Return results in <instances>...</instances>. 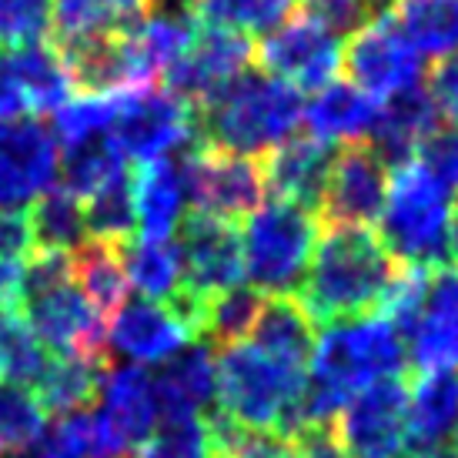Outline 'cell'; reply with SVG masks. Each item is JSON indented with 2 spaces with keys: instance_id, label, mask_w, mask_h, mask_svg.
<instances>
[{
  "instance_id": "6da1fadb",
  "label": "cell",
  "mask_w": 458,
  "mask_h": 458,
  "mask_svg": "<svg viewBox=\"0 0 458 458\" xmlns=\"http://www.w3.org/2000/svg\"><path fill=\"white\" fill-rule=\"evenodd\" d=\"M398 271L402 265L369 228H328L315 242L305 284L298 288L301 308L321 325L378 315Z\"/></svg>"
},
{
  "instance_id": "7a4b0ae2",
  "label": "cell",
  "mask_w": 458,
  "mask_h": 458,
  "mask_svg": "<svg viewBox=\"0 0 458 458\" xmlns=\"http://www.w3.org/2000/svg\"><path fill=\"white\" fill-rule=\"evenodd\" d=\"M13 311L47 352L111 361L107 321L77 288L67 251H34L27 258Z\"/></svg>"
},
{
  "instance_id": "3957f363",
  "label": "cell",
  "mask_w": 458,
  "mask_h": 458,
  "mask_svg": "<svg viewBox=\"0 0 458 458\" xmlns=\"http://www.w3.org/2000/svg\"><path fill=\"white\" fill-rule=\"evenodd\" d=\"M458 221L455 191L419 157L388 167V191L378 215V242L402 267H445L448 238Z\"/></svg>"
},
{
  "instance_id": "277c9868",
  "label": "cell",
  "mask_w": 458,
  "mask_h": 458,
  "mask_svg": "<svg viewBox=\"0 0 458 458\" xmlns=\"http://www.w3.org/2000/svg\"><path fill=\"white\" fill-rule=\"evenodd\" d=\"M301 94L267 74L234 77L198 107V144L255 157L278 148L301 124Z\"/></svg>"
},
{
  "instance_id": "5b68a950",
  "label": "cell",
  "mask_w": 458,
  "mask_h": 458,
  "mask_svg": "<svg viewBox=\"0 0 458 458\" xmlns=\"http://www.w3.org/2000/svg\"><path fill=\"white\" fill-rule=\"evenodd\" d=\"M305 382V369L265 355L251 344H231L215 358V411L248 432L281 435Z\"/></svg>"
},
{
  "instance_id": "8992f818",
  "label": "cell",
  "mask_w": 458,
  "mask_h": 458,
  "mask_svg": "<svg viewBox=\"0 0 458 458\" xmlns=\"http://www.w3.org/2000/svg\"><path fill=\"white\" fill-rule=\"evenodd\" d=\"M318 242V215L292 201H265L242 234L244 275L261 294H298Z\"/></svg>"
},
{
  "instance_id": "52a82bcc",
  "label": "cell",
  "mask_w": 458,
  "mask_h": 458,
  "mask_svg": "<svg viewBox=\"0 0 458 458\" xmlns=\"http://www.w3.org/2000/svg\"><path fill=\"white\" fill-rule=\"evenodd\" d=\"M405 369V344L382 315H361L325 325L311 355V382L338 398H352L369 385L394 378Z\"/></svg>"
},
{
  "instance_id": "ba28073f",
  "label": "cell",
  "mask_w": 458,
  "mask_h": 458,
  "mask_svg": "<svg viewBox=\"0 0 458 458\" xmlns=\"http://www.w3.org/2000/svg\"><path fill=\"white\" fill-rule=\"evenodd\" d=\"M111 144L124 161H167L181 148H198V107L167 88L124 90L121 114L111 128Z\"/></svg>"
},
{
  "instance_id": "9c48e42d",
  "label": "cell",
  "mask_w": 458,
  "mask_h": 458,
  "mask_svg": "<svg viewBox=\"0 0 458 458\" xmlns=\"http://www.w3.org/2000/svg\"><path fill=\"white\" fill-rule=\"evenodd\" d=\"M255 61L267 77L294 90H318L342 67V34H335L311 11L292 13L255 44Z\"/></svg>"
},
{
  "instance_id": "30bf717a",
  "label": "cell",
  "mask_w": 458,
  "mask_h": 458,
  "mask_svg": "<svg viewBox=\"0 0 458 458\" xmlns=\"http://www.w3.org/2000/svg\"><path fill=\"white\" fill-rule=\"evenodd\" d=\"M338 445L355 458L408 455V382L382 378L355 392L331 421Z\"/></svg>"
},
{
  "instance_id": "8fae6325",
  "label": "cell",
  "mask_w": 458,
  "mask_h": 458,
  "mask_svg": "<svg viewBox=\"0 0 458 458\" xmlns=\"http://www.w3.org/2000/svg\"><path fill=\"white\" fill-rule=\"evenodd\" d=\"M181 171H184L188 201L201 215L242 221L265 204V178L255 157L198 144L191 148L188 161H181Z\"/></svg>"
},
{
  "instance_id": "7c38bea8",
  "label": "cell",
  "mask_w": 458,
  "mask_h": 458,
  "mask_svg": "<svg viewBox=\"0 0 458 458\" xmlns=\"http://www.w3.org/2000/svg\"><path fill=\"white\" fill-rule=\"evenodd\" d=\"M342 67L352 84L382 104L408 88H419L421 54L408 44L388 13H378L352 30L342 47Z\"/></svg>"
},
{
  "instance_id": "4fadbf2b",
  "label": "cell",
  "mask_w": 458,
  "mask_h": 458,
  "mask_svg": "<svg viewBox=\"0 0 458 458\" xmlns=\"http://www.w3.org/2000/svg\"><path fill=\"white\" fill-rule=\"evenodd\" d=\"M388 191V165L369 140L335 148L328 188L318 204L325 228H369L378 221Z\"/></svg>"
},
{
  "instance_id": "5bb4252c",
  "label": "cell",
  "mask_w": 458,
  "mask_h": 458,
  "mask_svg": "<svg viewBox=\"0 0 458 458\" xmlns=\"http://www.w3.org/2000/svg\"><path fill=\"white\" fill-rule=\"evenodd\" d=\"M178 238L181 288L184 292L208 301V298L234 288V284H242V231L234 221H221V217L191 211V215L181 217Z\"/></svg>"
},
{
  "instance_id": "9a60e30c",
  "label": "cell",
  "mask_w": 458,
  "mask_h": 458,
  "mask_svg": "<svg viewBox=\"0 0 458 458\" xmlns=\"http://www.w3.org/2000/svg\"><path fill=\"white\" fill-rule=\"evenodd\" d=\"M251 61H255V44L244 34L201 24L188 54L161 81L181 101L201 107L221 88H228L234 77H242Z\"/></svg>"
},
{
  "instance_id": "2e32d148",
  "label": "cell",
  "mask_w": 458,
  "mask_h": 458,
  "mask_svg": "<svg viewBox=\"0 0 458 458\" xmlns=\"http://www.w3.org/2000/svg\"><path fill=\"white\" fill-rule=\"evenodd\" d=\"M57 140L40 121L0 124V211L38 201L57 181Z\"/></svg>"
},
{
  "instance_id": "e0dca14e",
  "label": "cell",
  "mask_w": 458,
  "mask_h": 458,
  "mask_svg": "<svg viewBox=\"0 0 458 458\" xmlns=\"http://www.w3.org/2000/svg\"><path fill=\"white\" fill-rule=\"evenodd\" d=\"M191 342V331L161 301H124L107 321V352L128 358L131 365H161Z\"/></svg>"
},
{
  "instance_id": "ac0fdd59",
  "label": "cell",
  "mask_w": 458,
  "mask_h": 458,
  "mask_svg": "<svg viewBox=\"0 0 458 458\" xmlns=\"http://www.w3.org/2000/svg\"><path fill=\"white\" fill-rule=\"evenodd\" d=\"M331 165H335V144L301 134V138L281 140L278 148H271L265 154L261 178L278 201L301 204V208L318 215L321 194H325L331 178Z\"/></svg>"
},
{
  "instance_id": "d6986e66",
  "label": "cell",
  "mask_w": 458,
  "mask_h": 458,
  "mask_svg": "<svg viewBox=\"0 0 458 458\" xmlns=\"http://www.w3.org/2000/svg\"><path fill=\"white\" fill-rule=\"evenodd\" d=\"M157 419H198L215 402V355L204 344H184L151 375Z\"/></svg>"
},
{
  "instance_id": "ffe728a7",
  "label": "cell",
  "mask_w": 458,
  "mask_h": 458,
  "mask_svg": "<svg viewBox=\"0 0 458 458\" xmlns=\"http://www.w3.org/2000/svg\"><path fill=\"white\" fill-rule=\"evenodd\" d=\"M438 128V111L425 88H408L378 104V117L371 124L369 144L378 151L385 165H405L411 161L425 138Z\"/></svg>"
},
{
  "instance_id": "44dd1931",
  "label": "cell",
  "mask_w": 458,
  "mask_h": 458,
  "mask_svg": "<svg viewBox=\"0 0 458 458\" xmlns=\"http://www.w3.org/2000/svg\"><path fill=\"white\" fill-rule=\"evenodd\" d=\"M458 425V369L415 375L408 385V455L445 445Z\"/></svg>"
},
{
  "instance_id": "7402d4cb",
  "label": "cell",
  "mask_w": 458,
  "mask_h": 458,
  "mask_svg": "<svg viewBox=\"0 0 458 458\" xmlns=\"http://www.w3.org/2000/svg\"><path fill=\"white\" fill-rule=\"evenodd\" d=\"M131 198H134V221L138 238H171V231L184 217L188 188L178 161H151L138 165L131 174Z\"/></svg>"
},
{
  "instance_id": "603a6c76",
  "label": "cell",
  "mask_w": 458,
  "mask_h": 458,
  "mask_svg": "<svg viewBox=\"0 0 458 458\" xmlns=\"http://www.w3.org/2000/svg\"><path fill=\"white\" fill-rule=\"evenodd\" d=\"M157 0H54V47H74L84 40L121 34L154 13Z\"/></svg>"
},
{
  "instance_id": "cb8c5ba5",
  "label": "cell",
  "mask_w": 458,
  "mask_h": 458,
  "mask_svg": "<svg viewBox=\"0 0 458 458\" xmlns=\"http://www.w3.org/2000/svg\"><path fill=\"white\" fill-rule=\"evenodd\" d=\"M104 405L98 408L104 419L114 425L121 438L131 448H138L157 425V405H154L151 375L140 365H107L101 375Z\"/></svg>"
},
{
  "instance_id": "d4e9b609",
  "label": "cell",
  "mask_w": 458,
  "mask_h": 458,
  "mask_svg": "<svg viewBox=\"0 0 458 458\" xmlns=\"http://www.w3.org/2000/svg\"><path fill=\"white\" fill-rule=\"evenodd\" d=\"M301 117L311 128V138L325 144H338V140L355 144L371 134V124L378 117V101L369 98L365 90H358L352 81H331L315 90Z\"/></svg>"
},
{
  "instance_id": "484cf974",
  "label": "cell",
  "mask_w": 458,
  "mask_h": 458,
  "mask_svg": "<svg viewBox=\"0 0 458 458\" xmlns=\"http://www.w3.org/2000/svg\"><path fill=\"white\" fill-rule=\"evenodd\" d=\"M258 352L271 358H281L288 365L305 369L315 355V321L308 318V311L294 294H267L261 301V311L251 328Z\"/></svg>"
},
{
  "instance_id": "4316f807",
  "label": "cell",
  "mask_w": 458,
  "mask_h": 458,
  "mask_svg": "<svg viewBox=\"0 0 458 458\" xmlns=\"http://www.w3.org/2000/svg\"><path fill=\"white\" fill-rule=\"evenodd\" d=\"M71 271H74L77 288L84 292L90 308L111 321L128 301V275L121 261V244L84 238L71 251Z\"/></svg>"
},
{
  "instance_id": "83f0119b",
  "label": "cell",
  "mask_w": 458,
  "mask_h": 458,
  "mask_svg": "<svg viewBox=\"0 0 458 458\" xmlns=\"http://www.w3.org/2000/svg\"><path fill=\"white\" fill-rule=\"evenodd\" d=\"M419 54L458 51V0H378Z\"/></svg>"
},
{
  "instance_id": "f1b7e54d",
  "label": "cell",
  "mask_w": 458,
  "mask_h": 458,
  "mask_svg": "<svg viewBox=\"0 0 458 458\" xmlns=\"http://www.w3.org/2000/svg\"><path fill=\"white\" fill-rule=\"evenodd\" d=\"M111 361H98V358H77V355H57L44 371L34 388H38V402L44 415H74L90 408V402L101 392V375Z\"/></svg>"
},
{
  "instance_id": "f546056e",
  "label": "cell",
  "mask_w": 458,
  "mask_h": 458,
  "mask_svg": "<svg viewBox=\"0 0 458 458\" xmlns=\"http://www.w3.org/2000/svg\"><path fill=\"white\" fill-rule=\"evenodd\" d=\"M128 284L144 301H167L181 288V255L174 238H131L121 244Z\"/></svg>"
},
{
  "instance_id": "4dcf8cb0",
  "label": "cell",
  "mask_w": 458,
  "mask_h": 458,
  "mask_svg": "<svg viewBox=\"0 0 458 458\" xmlns=\"http://www.w3.org/2000/svg\"><path fill=\"white\" fill-rule=\"evenodd\" d=\"M124 174H128V161L117 154L111 138L71 144L57 157V188L71 191L81 204Z\"/></svg>"
},
{
  "instance_id": "1f68e13d",
  "label": "cell",
  "mask_w": 458,
  "mask_h": 458,
  "mask_svg": "<svg viewBox=\"0 0 458 458\" xmlns=\"http://www.w3.org/2000/svg\"><path fill=\"white\" fill-rule=\"evenodd\" d=\"M11 57L17 74H21V84H24L27 111L30 114H54L61 104L71 101L74 77L67 71L64 57L57 54V47L34 44V47L11 51Z\"/></svg>"
},
{
  "instance_id": "d6a6232c",
  "label": "cell",
  "mask_w": 458,
  "mask_h": 458,
  "mask_svg": "<svg viewBox=\"0 0 458 458\" xmlns=\"http://www.w3.org/2000/svg\"><path fill=\"white\" fill-rule=\"evenodd\" d=\"M27 215H30V231H34L38 251H67L71 255L88 234L84 204L64 188H47Z\"/></svg>"
},
{
  "instance_id": "836d02e7",
  "label": "cell",
  "mask_w": 458,
  "mask_h": 458,
  "mask_svg": "<svg viewBox=\"0 0 458 458\" xmlns=\"http://www.w3.org/2000/svg\"><path fill=\"white\" fill-rule=\"evenodd\" d=\"M294 0H184V7L208 27L234 34H267L292 13Z\"/></svg>"
},
{
  "instance_id": "e575fe53",
  "label": "cell",
  "mask_w": 458,
  "mask_h": 458,
  "mask_svg": "<svg viewBox=\"0 0 458 458\" xmlns=\"http://www.w3.org/2000/svg\"><path fill=\"white\" fill-rule=\"evenodd\" d=\"M121 101H124V90L71 98V101L54 111V140L61 148H71V144H81V140L107 138L117 114H121Z\"/></svg>"
},
{
  "instance_id": "d590c367",
  "label": "cell",
  "mask_w": 458,
  "mask_h": 458,
  "mask_svg": "<svg viewBox=\"0 0 458 458\" xmlns=\"http://www.w3.org/2000/svg\"><path fill=\"white\" fill-rule=\"evenodd\" d=\"M261 301H265V294L255 292L251 284H234L228 292L215 294L204 308L201 335L217 348L244 344V338L255 328Z\"/></svg>"
},
{
  "instance_id": "8d00e7d4",
  "label": "cell",
  "mask_w": 458,
  "mask_h": 458,
  "mask_svg": "<svg viewBox=\"0 0 458 458\" xmlns=\"http://www.w3.org/2000/svg\"><path fill=\"white\" fill-rule=\"evenodd\" d=\"M51 365L47 348L34 338L17 311H0V378L13 385H38Z\"/></svg>"
},
{
  "instance_id": "74e56055",
  "label": "cell",
  "mask_w": 458,
  "mask_h": 458,
  "mask_svg": "<svg viewBox=\"0 0 458 458\" xmlns=\"http://www.w3.org/2000/svg\"><path fill=\"white\" fill-rule=\"evenodd\" d=\"M84 225L88 234L98 242L124 244L138 234V221H134V198H131V174L117 178L107 184L104 191L84 201Z\"/></svg>"
},
{
  "instance_id": "f35d334b",
  "label": "cell",
  "mask_w": 458,
  "mask_h": 458,
  "mask_svg": "<svg viewBox=\"0 0 458 458\" xmlns=\"http://www.w3.org/2000/svg\"><path fill=\"white\" fill-rule=\"evenodd\" d=\"M44 428H47V415L40 408L38 394L24 385L0 378V445L11 452L30 448Z\"/></svg>"
},
{
  "instance_id": "ab89813d",
  "label": "cell",
  "mask_w": 458,
  "mask_h": 458,
  "mask_svg": "<svg viewBox=\"0 0 458 458\" xmlns=\"http://www.w3.org/2000/svg\"><path fill=\"white\" fill-rule=\"evenodd\" d=\"M215 438L204 415L167 419L138 445V458H215Z\"/></svg>"
},
{
  "instance_id": "60d3db41",
  "label": "cell",
  "mask_w": 458,
  "mask_h": 458,
  "mask_svg": "<svg viewBox=\"0 0 458 458\" xmlns=\"http://www.w3.org/2000/svg\"><path fill=\"white\" fill-rule=\"evenodd\" d=\"M54 0H0V51L34 47L51 34Z\"/></svg>"
},
{
  "instance_id": "b9f144b4",
  "label": "cell",
  "mask_w": 458,
  "mask_h": 458,
  "mask_svg": "<svg viewBox=\"0 0 458 458\" xmlns=\"http://www.w3.org/2000/svg\"><path fill=\"white\" fill-rule=\"evenodd\" d=\"M415 157H419L421 165L428 167L445 188L458 191V124L442 128V131L435 128L432 134L425 138V144L419 148Z\"/></svg>"
},
{
  "instance_id": "7bdbcfd3",
  "label": "cell",
  "mask_w": 458,
  "mask_h": 458,
  "mask_svg": "<svg viewBox=\"0 0 458 458\" xmlns=\"http://www.w3.org/2000/svg\"><path fill=\"white\" fill-rule=\"evenodd\" d=\"M305 11H311L318 21L335 30V34H344V30H358V27L378 17L375 13V0H301Z\"/></svg>"
},
{
  "instance_id": "ee69618b",
  "label": "cell",
  "mask_w": 458,
  "mask_h": 458,
  "mask_svg": "<svg viewBox=\"0 0 458 458\" xmlns=\"http://www.w3.org/2000/svg\"><path fill=\"white\" fill-rule=\"evenodd\" d=\"M34 255V231L27 208L0 211V261H17L24 265Z\"/></svg>"
},
{
  "instance_id": "f6af8a7d",
  "label": "cell",
  "mask_w": 458,
  "mask_h": 458,
  "mask_svg": "<svg viewBox=\"0 0 458 458\" xmlns=\"http://www.w3.org/2000/svg\"><path fill=\"white\" fill-rule=\"evenodd\" d=\"M428 98H432L435 111L445 114L452 124H458V54H448L428 74Z\"/></svg>"
},
{
  "instance_id": "bcb514c9",
  "label": "cell",
  "mask_w": 458,
  "mask_h": 458,
  "mask_svg": "<svg viewBox=\"0 0 458 458\" xmlns=\"http://www.w3.org/2000/svg\"><path fill=\"white\" fill-rule=\"evenodd\" d=\"M30 114L27 111L24 84L21 74L13 67L11 51H0V124H13V121H24Z\"/></svg>"
},
{
  "instance_id": "7dc6e473",
  "label": "cell",
  "mask_w": 458,
  "mask_h": 458,
  "mask_svg": "<svg viewBox=\"0 0 458 458\" xmlns=\"http://www.w3.org/2000/svg\"><path fill=\"white\" fill-rule=\"evenodd\" d=\"M294 445H298L301 458H355L338 445V438H335V432H331V425L298 435V438H294Z\"/></svg>"
},
{
  "instance_id": "c3c4849f",
  "label": "cell",
  "mask_w": 458,
  "mask_h": 458,
  "mask_svg": "<svg viewBox=\"0 0 458 458\" xmlns=\"http://www.w3.org/2000/svg\"><path fill=\"white\" fill-rule=\"evenodd\" d=\"M7 458H38V455H34L30 448H21V452H11V455H7Z\"/></svg>"
},
{
  "instance_id": "681fc988",
  "label": "cell",
  "mask_w": 458,
  "mask_h": 458,
  "mask_svg": "<svg viewBox=\"0 0 458 458\" xmlns=\"http://www.w3.org/2000/svg\"><path fill=\"white\" fill-rule=\"evenodd\" d=\"M448 442H455V445H458V425H455V432H452V438H448Z\"/></svg>"
},
{
  "instance_id": "f907efd6",
  "label": "cell",
  "mask_w": 458,
  "mask_h": 458,
  "mask_svg": "<svg viewBox=\"0 0 458 458\" xmlns=\"http://www.w3.org/2000/svg\"><path fill=\"white\" fill-rule=\"evenodd\" d=\"M405 458H421V455H405Z\"/></svg>"
},
{
  "instance_id": "816d5d0a",
  "label": "cell",
  "mask_w": 458,
  "mask_h": 458,
  "mask_svg": "<svg viewBox=\"0 0 458 458\" xmlns=\"http://www.w3.org/2000/svg\"><path fill=\"white\" fill-rule=\"evenodd\" d=\"M215 458H221V455H215Z\"/></svg>"
}]
</instances>
